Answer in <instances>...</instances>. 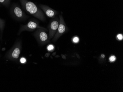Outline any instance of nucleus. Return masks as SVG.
<instances>
[{
    "label": "nucleus",
    "mask_w": 123,
    "mask_h": 92,
    "mask_svg": "<svg viewBox=\"0 0 123 92\" xmlns=\"http://www.w3.org/2000/svg\"><path fill=\"white\" fill-rule=\"evenodd\" d=\"M22 8L25 11L41 21L45 20V17L43 11L36 4L28 0H19Z\"/></svg>",
    "instance_id": "nucleus-1"
},
{
    "label": "nucleus",
    "mask_w": 123,
    "mask_h": 92,
    "mask_svg": "<svg viewBox=\"0 0 123 92\" xmlns=\"http://www.w3.org/2000/svg\"><path fill=\"white\" fill-rule=\"evenodd\" d=\"M45 31H47V30L43 29H38L34 33V36L40 44H45L49 42V36Z\"/></svg>",
    "instance_id": "nucleus-2"
},
{
    "label": "nucleus",
    "mask_w": 123,
    "mask_h": 92,
    "mask_svg": "<svg viewBox=\"0 0 123 92\" xmlns=\"http://www.w3.org/2000/svg\"><path fill=\"white\" fill-rule=\"evenodd\" d=\"M68 30V28L66 25L62 16L60 15L59 25L56 33L53 38L52 41L55 42L57 41L61 36L67 32Z\"/></svg>",
    "instance_id": "nucleus-3"
},
{
    "label": "nucleus",
    "mask_w": 123,
    "mask_h": 92,
    "mask_svg": "<svg viewBox=\"0 0 123 92\" xmlns=\"http://www.w3.org/2000/svg\"><path fill=\"white\" fill-rule=\"evenodd\" d=\"M37 29H47L40 27L39 25L38 22L34 21H30L25 25H21L20 28L19 30V34L21 33L22 32L24 31H32Z\"/></svg>",
    "instance_id": "nucleus-4"
},
{
    "label": "nucleus",
    "mask_w": 123,
    "mask_h": 92,
    "mask_svg": "<svg viewBox=\"0 0 123 92\" xmlns=\"http://www.w3.org/2000/svg\"><path fill=\"white\" fill-rule=\"evenodd\" d=\"M11 10L14 17L17 20H24L28 17L23 10L18 5H14Z\"/></svg>",
    "instance_id": "nucleus-5"
},
{
    "label": "nucleus",
    "mask_w": 123,
    "mask_h": 92,
    "mask_svg": "<svg viewBox=\"0 0 123 92\" xmlns=\"http://www.w3.org/2000/svg\"><path fill=\"white\" fill-rule=\"evenodd\" d=\"M59 24V19L56 18L53 19L50 22L48 26L49 31V38L51 39L54 38L56 33Z\"/></svg>",
    "instance_id": "nucleus-6"
},
{
    "label": "nucleus",
    "mask_w": 123,
    "mask_h": 92,
    "mask_svg": "<svg viewBox=\"0 0 123 92\" xmlns=\"http://www.w3.org/2000/svg\"><path fill=\"white\" fill-rule=\"evenodd\" d=\"M40 7L46 14V16L49 17L54 18L58 14V12L56 10L51 9L48 6L44 5H40Z\"/></svg>",
    "instance_id": "nucleus-7"
},
{
    "label": "nucleus",
    "mask_w": 123,
    "mask_h": 92,
    "mask_svg": "<svg viewBox=\"0 0 123 92\" xmlns=\"http://www.w3.org/2000/svg\"><path fill=\"white\" fill-rule=\"evenodd\" d=\"M21 48V43L20 44V43L18 46L15 48V49L12 52V56L13 58L16 59L18 58L19 55L20 53Z\"/></svg>",
    "instance_id": "nucleus-8"
},
{
    "label": "nucleus",
    "mask_w": 123,
    "mask_h": 92,
    "mask_svg": "<svg viewBox=\"0 0 123 92\" xmlns=\"http://www.w3.org/2000/svg\"><path fill=\"white\" fill-rule=\"evenodd\" d=\"M10 0H0V4L7 7L10 4Z\"/></svg>",
    "instance_id": "nucleus-9"
},
{
    "label": "nucleus",
    "mask_w": 123,
    "mask_h": 92,
    "mask_svg": "<svg viewBox=\"0 0 123 92\" xmlns=\"http://www.w3.org/2000/svg\"><path fill=\"white\" fill-rule=\"evenodd\" d=\"M79 41V38L77 36H75L73 39V42L74 43H77Z\"/></svg>",
    "instance_id": "nucleus-10"
},
{
    "label": "nucleus",
    "mask_w": 123,
    "mask_h": 92,
    "mask_svg": "<svg viewBox=\"0 0 123 92\" xmlns=\"http://www.w3.org/2000/svg\"><path fill=\"white\" fill-rule=\"evenodd\" d=\"M54 47L53 45L50 44L48 46L47 49L48 51H52L54 50Z\"/></svg>",
    "instance_id": "nucleus-11"
},
{
    "label": "nucleus",
    "mask_w": 123,
    "mask_h": 92,
    "mask_svg": "<svg viewBox=\"0 0 123 92\" xmlns=\"http://www.w3.org/2000/svg\"><path fill=\"white\" fill-rule=\"evenodd\" d=\"M110 61L111 62L115 61L116 60V57L115 56H111L109 58Z\"/></svg>",
    "instance_id": "nucleus-12"
},
{
    "label": "nucleus",
    "mask_w": 123,
    "mask_h": 92,
    "mask_svg": "<svg viewBox=\"0 0 123 92\" xmlns=\"http://www.w3.org/2000/svg\"><path fill=\"white\" fill-rule=\"evenodd\" d=\"M3 25H4V24L3 23V21L0 19V29L1 30H2L3 29Z\"/></svg>",
    "instance_id": "nucleus-13"
},
{
    "label": "nucleus",
    "mask_w": 123,
    "mask_h": 92,
    "mask_svg": "<svg viewBox=\"0 0 123 92\" xmlns=\"http://www.w3.org/2000/svg\"><path fill=\"white\" fill-rule=\"evenodd\" d=\"M117 38L119 40H122L123 38V35L122 34H118V35H117Z\"/></svg>",
    "instance_id": "nucleus-14"
},
{
    "label": "nucleus",
    "mask_w": 123,
    "mask_h": 92,
    "mask_svg": "<svg viewBox=\"0 0 123 92\" xmlns=\"http://www.w3.org/2000/svg\"><path fill=\"white\" fill-rule=\"evenodd\" d=\"M20 62H21L22 64H24V63H25L26 61V59L24 58H21L20 59Z\"/></svg>",
    "instance_id": "nucleus-15"
},
{
    "label": "nucleus",
    "mask_w": 123,
    "mask_h": 92,
    "mask_svg": "<svg viewBox=\"0 0 123 92\" xmlns=\"http://www.w3.org/2000/svg\"><path fill=\"white\" fill-rule=\"evenodd\" d=\"M102 57H104V55H102Z\"/></svg>",
    "instance_id": "nucleus-16"
}]
</instances>
